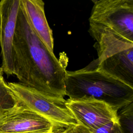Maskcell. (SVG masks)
<instances>
[{
	"label": "cell",
	"mask_w": 133,
	"mask_h": 133,
	"mask_svg": "<svg viewBox=\"0 0 133 133\" xmlns=\"http://www.w3.org/2000/svg\"><path fill=\"white\" fill-rule=\"evenodd\" d=\"M14 75L20 83L54 97L65 96L66 71L30 26L21 8L13 41Z\"/></svg>",
	"instance_id": "obj_1"
},
{
	"label": "cell",
	"mask_w": 133,
	"mask_h": 133,
	"mask_svg": "<svg viewBox=\"0 0 133 133\" xmlns=\"http://www.w3.org/2000/svg\"><path fill=\"white\" fill-rule=\"evenodd\" d=\"M65 96L71 100L91 98L102 101L117 110L133 102V88L97 69L67 71Z\"/></svg>",
	"instance_id": "obj_2"
},
{
	"label": "cell",
	"mask_w": 133,
	"mask_h": 133,
	"mask_svg": "<svg viewBox=\"0 0 133 133\" xmlns=\"http://www.w3.org/2000/svg\"><path fill=\"white\" fill-rule=\"evenodd\" d=\"M7 84L19 103L47 119L56 127L66 128L77 124L64 97L48 96L20 83Z\"/></svg>",
	"instance_id": "obj_3"
},
{
	"label": "cell",
	"mask_w": 133,
	"mask_h": 133,
	"mask_svg": "<svg viewBox=\"0 0 133 133\" xmlns=\"http://www.w3.org/2000/svg\"><path fill=\"white\" fill-rule=\"evenodd\" d=\"M94 2L89 22L108 29L133 42V0Z\"/></svg>",
	"instance_id": "obj_4"
},
{
	"label": "cell",
	"mask_w": 133,
	"mask_h": 133,
	"mask_svg": "<svg viewBox=\"0 0 133 133\" xmlns=\"http://www.w3.org/2000/svg\"><path fill=\"white\" fill-rule=\"evenodd\" d=\"M66 106L77 124L91 132L108 123L119 121L118 111L102 101L91 98L68 99Z\"/></svg>",
	"instance_id": "obj_5"
},
{
	"label": "cell",
	"mask_w": 133,
	"mask_h": 133,
	"mask_svg": "<svg viewBox=\"0 0 133 133\" xmlns=\"http://www.w3.org/2000/svg\"><path fill=\"white\" fill-rule=\"evenodd\" d=\"M57 128L19 102L0 113V133L46 132Z\"/></svg>",
	"instance_id": "obj_6"
},
{
	"label": "cell",
	"mask_w": 133,
	"mask_h": 133,
	"mask_svg": "<svg viewBox=\"0 0 133 133\" xmlns=\"http://www.w3.org/2000/svg\"><path fill=\"white\" fill-rule=\"evenodd\" d=\"M20 0L0 2V47L3 72L14 74L12 48Z\"/></svg>",
	"instance_id": "obj_7"
},
{
	"label": "cell",
	"mask_w": 133,
	"mask_h": 133,
	"mask_svg": "<svg viewBox=\"0 0 133 133\" xmlns=\"http://www.w3.org/2000/svg\"><path fill=\"white\" fill-rule=\"evenodd\" d=\"M89 32L96 41L94 45L98 53L96 64L118 52L133 48V42L117 33L93 23L89 22Z\"/></svg>",
	"instance_id": "obj_8"
},
{
	"label": "cell",
	"mask_w": 133,
	"mask_h": 133,
	"mask_svg": "<svg viewBox=\"0 0 133 133\" xmlns=\"http://www.w3.org/2000/svg\"><path fill=\"white\" fill-rule=\"evenodd\" d=\"M44 2L42 0H20V6L36 35L52 53L54 38L44 11Z\"/></svg>",
	"instance_id": "obj_9"
},
{
	"label": "cell",
	"mask_w": 133,
	"mask_h": 133,
	"mask_svg": "<svg viewBox=\"0 0 133 133\" xmlns=\"http://www.w3.org/2000/svg\"><path fill=\"white\" fill-rule=\"evenodd\" d=\"M96 65L97 69L133 88V48L115 54Z\"/></svg>",
	"instance_id": "obj_10"
},
{
	"label": "cell",
	"mask_w": 133,
	"mask_h": 133,
	"mask_svg": "<svg viewBox=\"0 0 133 133\" xmlns=\"http://www.w3.org/2000/svg\"><path fill=\"white\" fill-rule=\"evenodd\" d=\"M18 103L17 99L4 77L0 78V113L15 107Z\"/></svg>",
	"instance_id": "obj_11"
},
{
	"label": "cell",
	"mask_w": 133,
	"mask_h": 133,
	"mask_svg": "<svg viewBox=\"0 0 133 133\" xmlns=\"http://www.w3.org/2000/svg\"><path fill=\"white\" fill-rule=\"evenodd\" d=\"M92 133H124L120 122H114L108 123L97 129Z\"/></svg>",
	"instance_id": "obj_12"
},
{
	"label": "cell",
	"mask_w": 133,
	"mask_h": 133,
	"mask_svg": "<svg viewBox=\"0 0 133 133\" xmlns=\"http://www.w3.org/2000/svg\"><path fill=\"white\" fill-rule=\"evenodd\" d=\"M62 133H92L82 125L76 124L69 126L63 129Z\"/></svg>",
	"instance_id": "obj_13"
},
{
	"label": "cell",
	"mask_w": 133,
	"mask_h": 133,
	"mask_svg": "<svg viewBox=\"0 0 133 133\" xmlns=\"http://www.w3.org/2000/svg\"><path fill=\"white\" fill-rule=\"evenodd\" d=\"M65 128H55L50 131L46 132H36V133H62L63 129Z\"/></svg>",
	"instance_id": "obj_14"
},
{
	"label": "cell",
	"mask_w": 133,
	"mask_h": 133,
	"mask_svg": "<svg viewBox=\"0 0 133 133\" xmlns=\"http://www.w3.org/2000/svg\"><path fill=\"white\" fill-rule=\"evenodd\" d=\"M3 70H2V68H1V67H0V78L3 77Z\"/></svg>",
	"instance_id": "obj_15"
}]
</instances>
